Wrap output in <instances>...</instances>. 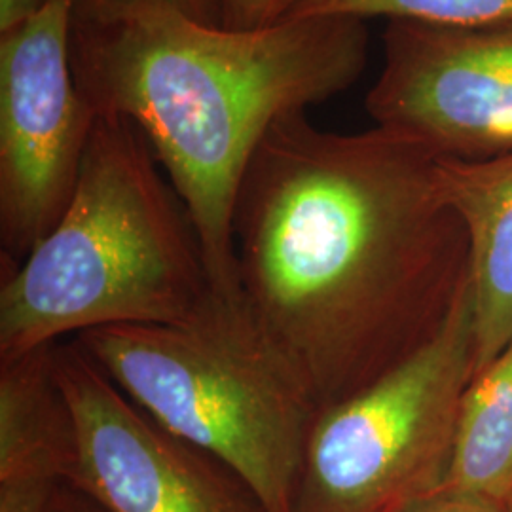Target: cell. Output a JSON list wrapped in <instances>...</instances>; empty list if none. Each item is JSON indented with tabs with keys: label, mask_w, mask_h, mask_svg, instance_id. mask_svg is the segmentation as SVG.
Instances as JSON below:
<instances>
[{
	"label": "cell",
	"mask_w": 512,
	"mask_h": 512,
	"mask_svg": "<svg viewBox=\"0 0 512 512\" xmlns=\"http://www.w3.org/2000/svg\"><path fill=\"white\" fill-rule=\"evenodd\" d=\"M74 0L0 33V266L14 270L73 198L97 110L71 61Z\"/></svg>",
	"instance_id": "8992f818"
},
{
	"label": "cell",
	"mask_w": 512,
	"mask_h": 512,
	"mask_svg": "<svg viewBox=\"0 0 512 512\" xmlns=\"http://www.w3.org/2000/svg\"><path fill=\"white\" fill-rule=\"evenodd\" d=\"M148 418L220 461L264 512L293 511L317 406L217 298L188 325H118L71 338Z\"/></svg>",
	"instance_id": "277c9868"
},
{
	"label": "cell",
	"mask_w": 512,
	"mask_h": 512,
	"mask_svg": "<svg viewBox=\"0 0 512 512\" xmlns=\"http://www.w3.org/2000/svg\"><path fill=\"white\" fill-rule=\"evenodd\" d=\"M220 294L141 129L97 114L63 217L2 272L0 359L118 325H188ZM222 298V296H220Z\"/></svg>",
	"instance_id": "3957f363"
},
{
	"label": "cell",
	"mask_w": 512,
	"mask_h": 512,
	"mask_svg": "<svg viewBox=\"0 0 512 512\" xmlns=\"http://www.w3.org/2000/svg\"><path fill=\"white\" fill-rule=\"evenodd\" d=\"M412 512H503L501 505L476 495L442 490Z\"/></svg>",
	"instance_id": "2e32d148"
},
{
	"label": "cell",
	"mask_w": 512,
	"mask_h": 512,
	"mask_svg": "<svg viewBox=\"0 0 512 512\" xmlns=\"http://www.w3.org/2000/svg\"><path fill=\"white\" fill-rule=\"evenodd\" d=\"M59 484L38 476L0 480V512H54Z\"/></svg>",
	"instance_id": "9a60e30c"
},
{
	"label": "cell",
	"mask_w": 512,
	"mask_h": 512,
	"mask_svg": "<svg viewBox=\"0 0 512 512\" xmlns=\"http://www.w3.org/2000/svg\"><path fill=\"white\" fill-rule=\"evenodd\" d=\"M76 452V421L55 376L54 344L0 359V480L69 482Z\"/></svg>",
	"instance_id": "30bf717a"
},
{
	"label": "cell",
	"mask_w": 512,
	"mask_h": 512,
	"mask_svg": "<svg viewBox=\"0 0 512 512\" xmlns=\"http://www.w3.org/2000/svg\"><path fill=\"white\" fill-rule=\"evenodd\" d=\"M141 6H169L207 25H220L217 0H74L76 18L109 19Z\"/></svg>",
	"instance_id": "4fadbf2b"
},
{
	"label": "cell",
	"mask_w": 512,
	"mask_h": 512,
	"mask_svg": "<svg viewBox=\"0 0 512 512\" xmlns=\"http://www.w3.org/2000/svg\"><path fill=\"white\" fill-rule=\"evenodd\" d=\"M501 511L503 512H512V494L505 499V503L501 505Z\"/></svg>",
	"instance_id": "d6986e66"
},
{
	"label": "cell",
	"mask_w": 512,
	"mask_h": 512,
	"mask_svg": "<svg viewBox=\"0 0 512 512\" xmlns=\"http://www.w3.org/2000/svg\"><path fill=\"white\" fill-rule=\"evenodd\" d=\"M52 0H0V33L14 29L19 23L33 18Z\"/></svg>",
	"instance_id": "e0dca14e"
},
{
	"label": "cell",
	"mask_w": 512,
	"mask_h": 512,
	"mask_svg": "<svg viewBox=\"0 0 512 512\" xmlns=\"http://www.w3.org/2000/svg\"><path fill=\"white\" fill-rule=\"evenodd\" d=\"M54 368L76 421L67 484L109 512H264L238 476L148 418L74 340L54 344Z\"/></svg>",
	"instance_id": "ba28073f"
},
{
	"label": "cell",
	"mask_w": 512,
	"mask_h": 512,
	"mask_svg": "<svg viewBox=\"0 0 512 512\" xmlns=\"http://www.w3.org/2000/svg\"><path fill=\"white\" fill-rule=\"evenodd\" d=\"M365 21L291 18L258 31L169 6L76 18L71 61L97 114L131 120L181 198L217 294L239 302L232 217L245 169L283 114L346 92L366 67Z\"/></svg>",
	"instance_id": "7a4b0ae2"
},
{
	"label": "cell",
	"mask_w": 512,
	"mask_h": 512,
	"mask_svg": "<svg viewBox=\"0 0 512 512\" xmlns=\"http://www.w3.org/2000/svg\"><path fill=\"white\" fill-rule=\"evenodd\" d=\"M344 16L416 21L440 27L511 23L512 0H306L291 18ZM289 18V19H291Z\"/></svg>",
	"instance_id": "7c38bea8"
},
{
	"label": "cell",
	"mask_w": 512,
	"mask_h": 512,
	"mask_svg": "<svg viewBox=\"0 0 512 512\" xmlns=\"http://www.w3.org/2000/svg\"><path fill=\"white\" fill-rule=\"evenodd\" d=\"M439 179L469 239L475 378L512 340V154L480 162L440 156Z\"/></svg>",
	"instance_id": "9c48e42d"
},
{
	"label": "cell",
	"mask_w": 512,
	"mask_h": 512,
	"mask_svg": "<svg viewBox=\"0 0 512 512\" xmlns=\"http://www.w3.org/2000/svg\"><path fill=\"white\" fill-rule=\"evenodd\" d=\"M473 357L469 285L435 340L319 412L291 512H412L442 492Z\"/></svg>",
	"instance_id": "5b68a950"
},
{
	"label": "cell",
	"mask_w": 512,
	"mask_h": 512,
	"mask_svg": "<svg viewBox=\"0 0 512 512\" xmlns=\"http://www.w3.org/2000/svg\"><path fill=\"white\" fill-rule=\"evenodd\" d=\"M444 490L497 505L512 494V340L463 393Z\"/></svg>",
	"instance_id": "8fae6325"
},
{
	"label": "cell",
	"mask_w": 512,
	"mask_h": 512,
	"mask_svg": "<svg viewBox=\"0 0 512 512\" xmlns=\"http://www.w3.org/2000/svg\"><path fill=\"white\" fill-rule=\"evenodd\" d=\"M439 158L395 129L332 133L294 110L245 169L239 302L319 412L435 340L469 289V239Z\"/></svg>",
	"instance_id": "6da1fadb"
},
{
	"label": "cell",
	"mask_w": 512,
	"mask_h": 512,
	"mask_svg": "<svg viewBox=\"0 0 512 512\" xmlns=\"http://www.w3.org/2000/svg\"><path fill=\"white\" fill-rule=\"evenodd\" d=\"M54 512H109L99 501H95L92 495L74 488L67 482L59 484V490L55 495Z\"/></svg>",
	"instance_id": "ac0fdd59"
},
{
	"label": "cell",
	"mask_w": 512,
	"mask_h": 512,
	"mask_svg": "<svg viewBox=\"0 0 512 512\" xmlns=\"http://www.w3.org/2000/svg\"><path fill=\"white\" fill-rule=\"evenodd\" d=\"M306 0H217L220 27L230 31H258L293 16Z\"/></svg>",
	"instance_id": "5bb4252c"
},
{
	"label": "cell",
	"mask_w": 512,
	"mask_h": 512,
	"mask_svg": "<svg viewBox=\"0 0 512 512\" xmlns=\"http://www.w3.org/2000/svg\"><path fill=\"white\" fill-rule=\"evenodd\" d=\"M366 110L378 126L406 133L442 158L512 154V21L440 27L391 19Z\"/></svg>",
	"instance_id": "52a82bcc"
}]
</instances>
